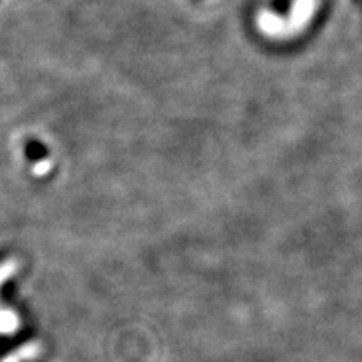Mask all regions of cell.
Here are the masks:
<instances>
[{"label":"cell","instance_id":"cell-1","mask_svg":"<svg viewBox=\"0 0 362 362\" xmlns=\"http://www.w3.org/2000/svg\"><path fill=\"white\" fill-rule=\"evenodd\" d=\"M25 153L30 160H44V158L47 156V149H45L44 144L39 141H30L27 144Z\"/></svg>","mask_w":362,"mask_h":362},{"label":"cell","instance_id":"cell-2","mask_svg":"<svg viewBox=\"0 0 362 362\" xmlns=\"http://www.w3.org/2000/svg\"><path fill=\"white\" fill-rule=\"evenodd\" d=\"M16 327V317L11 314H0V330H12Z\"/></svg>","mask_w":362,"mask_h":362},{"label":"cell","instance_id":"cell-3","mask_svg":"<svg viewBox=\"0 0 362 362\" xmlns=\"http://www.w3.org/2000/svg\"><path fill=\"white\" fill-rule=\"evenodd\" d=\"M13 270H16V264H12V262H7L6 265L0 267V282H2L6 277H8Z\"/></svg>","mask_w":362,"mask_h":362},{"label":"cell","instance_id":"cell-4","mask_svg":"<svg viewBox=\"0 0 362 362\" xmlns=\"http://www.w3.org/2000/svg\"><path fill=\"white\" fill-rule=\"evenodd\" d=\"M354 2L357 4V6H359V7L362 8V0H354Z\"/></svg>","mask_w":362,"mask_h":362}]
</instances>
